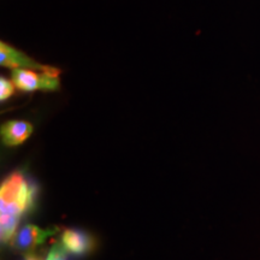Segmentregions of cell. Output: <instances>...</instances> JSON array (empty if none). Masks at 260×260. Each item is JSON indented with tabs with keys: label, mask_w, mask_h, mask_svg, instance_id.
<instances>
[{
	"label": "cell",
	"mask_w": 260,
	"mask_h": 260,
	"mask_svg": "<svg viewBox=\"0 0 260 260\" xmlns=\"http://www.w3.org/2000/svg\"><path fill=\"white\" fill-rule=\"evenodd\" d=\"M60 69L47 65L44 71L31 69L12 70L11 80L14 81L16 88L21 92L31 93L35 90L57 92L60 89Z\"/></svg>",
	"instance_id": "7a4b0ae2"
},
{
	"label": "cell",
	"mask_w": 260,
	"mask_h": 260,
	"mask_svg": "<svg viewBox=\"0 0 260 260\" xmlns=\"http://www.w3.org/2000/svg\"><path fill=\"white\" fill-rule=\"evenodd\" d=\"M16 89V86L14 81L6 79V77H0V100L5 102L14 95Z\"/></svg>",
	"instance_id": "52a82bcc"
},
{
	"label": "cell",
	"mask_w": 260,
	"mask_h": 260,
	"mask_svg": "<svg viewBox=\"0 0 260 260\" xmlns=\"http://www.w3.org/2000/svg\"><path fill=\"white\" fill-rule=\"evenodd\" d=\"M32 130H34L32 124L27 121L12 119V121L5 122L0 130L3 144L9 147L22 145L31 135Z\"/></svg>",
	"instance_id": "8992f818"
},
{
	"label": "cell",
	"mask_w": 260,
	"mask_h": 260,
	"mask_svg": "<svg viewBox=\"0 0 260 260\" xmlns=\"http://www.w3.org/2000/svg\"><path fill=\"white\" fill-rule=\"evenodd\" d=\"M0 65L9 69H31L38 71H44L47 65H42L34 60L24 52L17 50L8 42H0Z\"/></svg>",
	"instance_id": "277c9868"
},
{
	"label": "cell",
	"mask_w": 260,
	"mask_h": 260,
	"mask_svg": "<svg viewBox=\"0 0 260 260\" xmlns=\"http://www.w3.org/2000/svg\"><path fill=\"white\" fill-rule=\"evenodd\" d=\"M56 228L41 229L32 224H25L15 235L14 247L19 252L29 253L42 245L48 237L56 233Z\"/></svg>",
	"instance_id": "3957f363"
},
{
	"label": "cell",
	"mask_w": 260,
	"mask_h": 260,
	"mask_svg": "<svg viewBox=\"0 0 260 260\" xmlns=\"http://www.w3.org/2000/svg\"><path fill=\"white\" fill-rule=\"evenodd\" d=\"M24 260H42V259L39 255L34 254V253H29V254L25 256Z\"/></svg>",
	"instance_id": "9c48e42d"
},
{
	"label": "cell",
	"mask_w": 260,
	"mask_h": 260,
	"mask_svg": "<svg viewBox=\"0 0 260 260\" xmlns=\"http://www.w3.org/2000/svg\"><path fill=\"white\" fill-rule=\"evenodd\" d=\"M46 260H65V249L61 243H56L52 247Z\"/></svg>",
	"instance_id": "ba28073f"
},
{
	"label": "cell",
	"mask_w": 260,
	"mask_h": 260,
	"mask_svg": "<svg viewBox=\"0 0 260 260\" xmlns=\"http://www.w3.org/2000/svg\"><path fill=\"white\" fill-rule=\"evenodd\" d=\"M35 188L21 172L5 178L0 188V236L8 243L17 233L23 214L34 204Z\"/></svg>",
	"instance_id": "6da1fadb"
},
{
	"label": "cell",
	"mask_w": 260,
	"mask_h": 260,
	"mask_svg": "<svg viewBox=\"0 0 260 260\" xmlns=\"http://www.w3.org/2000/svg\"><path fill=\"white\" fill-rule=\"evenodd\" d=\"M61 246L65 251L76 255L87 254L94 248V239L88 233L76 229H65L61 234Z\"/></svg>",
	"instance_id": "5b68a950"
}]
</instances>
